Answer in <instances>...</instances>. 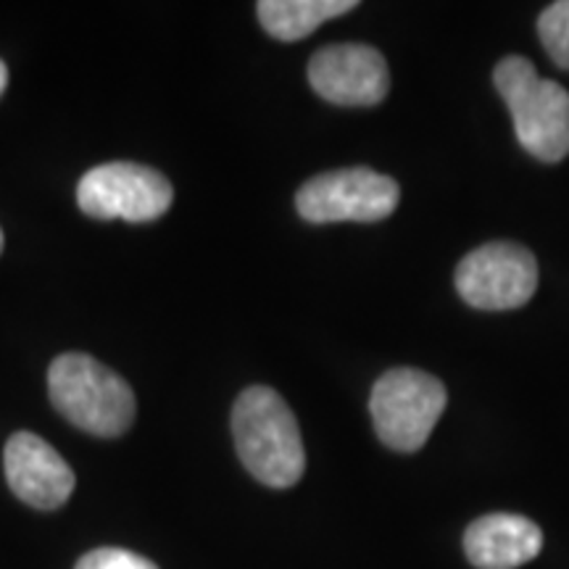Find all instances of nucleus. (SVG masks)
Listing matches in <instances>:
<instances>
[{"label":"nucleus","instance_id":"f257e3e1","mask_svg":"<svg viewBox=\"0 0 569 569\" xmlns=\"http://www.w3.org/2000/svg\"><path fill=\"white\" fill-rule=\"evenodd\" d=\"M238 457L256 480L269 488H293L303 478L301 430L284 398L272 388L243 390L232 409Z\"/></svg>","mask_w":569,"mask_h":569},{"label":"nucleus","instance_id":"f03ea898","mask_svg":"<svg viewBox=\"0 0 569 569\" xmlns=\"http://www.w3.org/2000/svg\"><path fill=\"white\" fill-rule=\"evenodd\" d=\"M48 393L63 419L98 438L124 436L138 411L132 388L88 353H61L48 369Z\"/></svg>","mask_w":569,"mask_h":569},{"label":"nucleus","instance_id":"7ed1b4c3","mask_svg":"<svg viewBox=\"0 0 569 569\" xmlns=\"http://www.w3.org/2000/svg\"><path fill=\"white\" fill-rule=\"evenodd\" d=\"M493 82L515 119L519 146L538 161L557 163L569 153V92L543 80L522 56H507Z\"/></svg>","mask_w":569,"mask_h":569},{"label":"nucleus","instance_id":"20e7f679","mask_svg":"<svg viewBox=\"0 0 569 569\" xmlns=\"http://www.w3.org/2000/svg\"><path fill=\"white\" fill-rule=\"evenodd\" d=\"M446 388L422 369H390L375 382L369 398L375 432L388 448L415 453L427 443L446 409Z\"/></svg>","mask_w":569,"mask_h":569},{"label":"nucleus","instance_id":"39448f33","mask_svg":"<svg viewBox=\"0 0 569 569\" xmlns=\"http://www.w3.org/2000/svg\"><path fill=\"white\" fill-rule=\"evenodd\" d=\"M401 188L393 177L375 172L367 167L336 169L298 190L296 209L306 222H380L398 209Z\"/></svg>","mask_w":569,"mask_h":569},{"label":"nucleus","instance_id":"423d86ee","mask_svg":"<svg viewBox=\"0 0 569 569\" xmlns=\"http://www.w3.org/2000/svg\"><path fill=\"white\" fill-rule=\"evenodd\" d=\"M174 190L167 177L132 161H111L90 169L77 184V203L92 219L156 222L172 209Z\"/></svg>","mask_w":569,"mask_h":569},{"label":"nucleus","instance_id":"0eeeda50","mask_svg":"<svg viewBox=\"0 0 569 569\" xmlns=\"http://www.w3.org/2000/svg\"><path fill=\"white\" fill-rule=\"evenodd\" d=\"M536 256L517 243H486L475 248L457 269L459 296L475 309H519L536 296Z\"/></svg>","mask_w":569,"mask_h":569},{"label":"nucleus","instance_id":"6e6552de","mask_svg":"<svg viewBox=\"0 0 569 569\" xmlns=\"http://www.w3.org/2000/svg\"><path fill=\"white\" fill-rule=\"evenodd\" d=\"M309 84L336 106H377L390 90V71L377 48L340 42L311 56Z\"/></svg>","mask_w":569,"mask_h":569},{"label":"nucleus","instance_id":"1a4fd4ad","mask_svg":"<svg viewBox=\"0 0 569 569\" xmlns=\"http://www.w3.org/2000/svg\"><path fill=\"white\" fill-rule=\"evenodd\" d=\"M3 467L13 496L42 511L63 507L77 486L74 472L61 453L34 432L11 436L6 443Z\"/></svg>","mask_w":569,"mask_h":569},{"label":"nucleus","instance_id":"9d476101","mask_svg":"<svg viewBox=\"0 0 569 569\" xmlns=\"http://www.w3.org/2000/svg\"><path fill=\"white\" fill-rule=\"evenodd\" d=\"M543 549V532L519 515H488L465 532V551L478 569H517Z\"/></svg>","mask_w":569,"mask_h":569},{"label":"nucleus","instance_id":"9b49d317","mask_svg":"<svg viewBox=\"0 0 569 569\" xmlns=\"http://www.w3.org/2000/svg\"><path fill=\"white\" fill-rule=\"evenodd\" d=\"M353 9L356 0H261L256 6L261 27L282 42L309 38L319 24Z\"/></svg>","mask_w":569,"mask_h":569},{"label":"nucleus","instance_id":"f8f14e48","mask_svg":"<svg viewBox=\"0 0 569 569\" xmlns=\"http://www.w3.org/2000/svg\"><path fill=\"white\" fill-rule=\"evenodd\" d=\"M538 34L559 69H569V0H559L540 13Z\"/></svg>","mask_w":569,"mask_h":569},{"label":"nucleus","instance_id":"ddd939ff","mask_svg":"<svg viewBox=\"0 0 569 569\" xmlns=\"http://www.w3.org/2000/svg\"><path fill=\"white\" fill-rule=\"evenodd\" d=\"M74 569H159L151 559L127 549H96L77 561Z\"/></svg>","mask_w":569,"mask_h":569},{"label":"nucleus","instance_id":"4468645a","mask_svg":"<svg viewBox=\"0 0 569 569\" xmlns=\"http://www.w3.org/2000/svg\"><path fill=\"white\" fill-rule=\"evenodd\" d=\"M6 88H9V67L0 61V96H3Z\"/></svg>","mask_w":569,"mask_h":569},{"label":"nucleus","instance_id":"2eb2a0df","mask_svg":"<svg viewBox=\"0 0 569 569\" xmlns=\"http://www.w3.org/2000/svg\"><path fill=\"white\" fill-rule=\"evenodd\" d=\"M0 253H3V230H0Z\"/></svg>","mask_w":569,"mask_h":569}]
</instances>
